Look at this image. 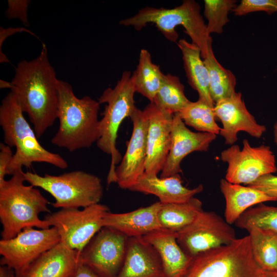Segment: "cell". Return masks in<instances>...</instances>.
Segmentation results:
<instances>
[{
    "label": "cell",
    "instance_id": "cell-23",
    "mask_svg": "<svg viewBox=\"0 0 277 277\" xmlns=\"http://www.w3.org/2000/svg\"><path fill=\"white\" fill-rule=\"evenodd\" d=\"M220 187L226 202L225 220L229 224L235 223L254 205L277 201L259 189L231 183L224 179L220 181Z\"/></svg>",
    "mask_w": 277,
    "mask_h": 277
},
{
    "label": "cell",
    "instance_id": "cell-20",
    "mask_svg": "<svg viewBox=\"0 0 277 277\" xmlns=\"http://www.w3.org/2000/svg\"><path fill=\"white\" fill-rule=\"evenodd\" d=\"M129 190L154 195L162 204L181 203L201 192L203 186L200 184L193 189L184 186L179 174L162 178L144 172Z\"/></svg>",
    "mask_w": 277,
    "mask_h": 277
},
{
    "label": "cell",
    "instance_id": "cell-8",
    "mask_svg": "<svg viewBox=\"0 0 277 277\" xmlns=\"http://www.w3.org/2000/svg\"><path fill=\"white\" fill-rule=\"evenodd\" d=\"M25 181L41 188L55 199V208H86L100 203L103 195L102 181L97 176L82 170L57 175L24 172Z\"/></svg>",
    "mask_w": 277,
    "mask_h": 277
},
{
    "label": "cell",
    "instance_id": "cell-13",
    "mask_svg": "<svg viewBox=\"0 0 277 277\" xmlns=\"http://www.w3.org/2000/svg\"><path fill=\"white\" fill-rule=\"evenodd\" d=\"M128 237L103 227L81 251L80 262L100 277H116L123 265Z\"/></svg>",
    "mask_w": 277,
    "mask_h": 277
},
{
    "label": "cell",
    "instance_id": "cell-7",
    "mask_svg": "<svg viewBox=\"0 0 277 277\" xmlns=\"http://www.w3.org/2000/svg\"><path fill=\"white\" fill-rule=\"evenodd\" d=\"M249 235L192 258L184 277H262Z\"/></svg>",
    "mask_w": 277,
    "mask_h": 277
},
{
    "label": "cell",
    "instance_id": "cell-38",
    "mask_svg": "<svg viewBox=\"0 0 277 277\" xmlns=\"http://www.w3.org/2000/svg\"><path fill=\"white\" fill-rule=\"evenodd\" d=\"M75 277H100L87 265L80 262Z\"/></svg>",
    "mask_w": 277,
    "mask_h": 277
},
{
    "label": "cell",
    "instance_id": "cell-21",
    "mask_svg": "<svg viewBox=\"0 0 277 277\" xmlns=\"http://www.w3.org/2000/svg\"><path fill=\"white\" fill-rule=\"evenodd\" d=\"M161 206L160 202L135 210L121 213H106L103 220V227L115 229L128 238L143 237L162 228L158 219Z\"/></svg>",
    "mask_w": 277,
    "mask_h": 277
},
{
    "label": "cell",
    "instance_id": "cell-22",
    "mask_svg": "<svg viewBox=\"0 0 277 277\" xmlns=\"http://www.w3.org/2000/svg\"><path fill=\"white\" fill-rule=\"evenodd\" d=\"M159 253L164 277H184L192 261L177 241V233L161 228L143 236Z\"/></svg>",
    "mask_w": 277,
    "mask_h": 277
},
{
    "label": "cell",
    "instance_id": "cell-15",
    "mask_svg": "<svg viewBox=\"0 0 277 277\" xmlns=\"http://www.w3.org/2000/svg\"><path fill=\"white\" fill-rule=\"evenodd\" d=\"M143 110L148 120L145 172L157 175L165 165L170 149L174 114L160 109L152 102Z\"/></svg>",
    "mask_w": 277,
    "mask_h": 277
},
{
    "label": "cell",
    "instance_id": "cell-18",
    "mask_svg": "<svg viewBox=\"0 0 277 277\" xmlns=\"http://www.w3.org/2000/svg\"><path fill=\"white\" fill-rule=\"evenodd\" d=\"M116 277H164L157 251L143 237L128 238L124 260Z\"/></svg>",
    "mask_w": 277,
    "mask_h": 277
},
{
    "label": "cell",
    "instance_id": "cell-6",
    "mask_svg": "<svg viewBox=\"0 0 277 277\" xmlns=\"http://www.w3.org/2000/svg\"><path fill=\"white\" fill-rule=\"evenodd\" d=\"M135 93L133 74L130 71H124L115 87L107 88L98 99L100 104H106L103 117L100 120V137L96 144L101 151L111 155L107 178L108 185L115 183L116 165L122 159L116 147L117 133L123 121L131 117L136 108Z\"/></svg>",
    "mask_w": 277,
    "mask_h": 277
},
{
    "label": "cell",
    "instance_id": "cell-41",
    "mask_svg": "<svg viewBox=\"0 0 277 277\" xmlns=\"http://www.w3.org/2000/svg\"><path fill=\"white\" fill-rule=\"evenodd\" d=\"M262 277H277V271H270L263 270Z\"/></svg>",
    "mask_w": 277,
    "mask_h": 277
},
{
    "label": "cell",
    "instance_id": "cell-29",
    "mask_svg": "<svg viewBox=\"0 0 277 277\" xmlns=\"http://www.w3.org/2000/svg\"><path fill=\"white\" fill-rule=\"evenodd\" d=\"M189 102L179 77L169 73L164 74L161 87L152 103L161 110L175 114L181 111Z\"/></svg>",
    "mask_w": 277,
    "mask_h": 277
},
{
    "label": "cell",
    "instance_id": "cell-1",
    "mask_svg": "<svg viewBox=\"0 0 277 277\" xmlns=\"http://www.w3.org/2000/svg\"><path fill=\"white\" fill-rule=\"evenodd\" d=\"M35 58L19 62L11 81L16 101L26 113L39 138L57 118L58 79L48 58L46 45Z\"/></svg>",
    "mask_w": 277,
    "mask_h": 277
},
{
    "label": "cell",
    "instance_id": "cell-25",
    "mask_svg": "<svg viewBox=\"0 0 277 277\" xmlns=\"http://www.w3.org/2000/svg\"><path fill=\"white\" fill-rule=\"evenodd\" d=\"M202 211V202L193 197L184 203H161L158 219L162 228L177 232L189 225Z\"/></svg>",
    "mask_w": 277,
    "mask_h": 277
},
{
    "label": "cell",
    "instance_id": "cell-9",
    "mask_svg": "<svg viewBox=\"0 0 277 277\" xmlns=\"http://www.w3.org/2000/svg\"><path fill=\"white\" fill-rule=\"evenodd\" d=\"M108 212L106 205L98 203L83 209L61 208L44 220L56 229L61 242L81 253L103 228V220Z\"/></svg>",
    "mask_w": 277,
    "mask_h": 277
},
{
    "label": "cell",
    "instance_id": "cell-10",
    "mask_svg": "<svg viewBox=\"0 0 277 277\" xmlns=\"http://www.w3.org/2000/svg\"><path fill=\"white\" fill-rule=\"evenodd\" d=\"M243 148L232 145L221 153V159L228 164L225 179L233 184L248 185L264 175L277 171L275 155L269 146L252 147L247 139Z\"/></svg>",
    "mask_w": 277,
    "mask_h": 277
},
{
    "label": "cell",
    "instance_id": "cell-26",
    "mask_svg": "<svg viewBox=\"0 0 277 277\" xmlns=\"http://www.w3.org/2000/svg\"><path fill=\"white\" fill-rule=\"evenodd\" d=\"M135 92L152 102L163 80V74L160 67L152 61L149 52L140 51L136 69L132 73Z\"/></svg>",
    "mask_w": 277,
    "mask_h": 277
},
{
    "label": "cell",
    "instance_id": "cell-14",
    "mask_svg": "<svg viewBox=\"0 0 277 277\" xmlns=\"http://www.w3.org/2000/svg\"><path fill=\"white\" fill-rule=\"evenodd\" d=\"M130 118L133 128L125 153L115 170V183L124 189L134 185L145 170L148 120L144 110L136 108Z\"/></svg>",
    "mask_w": 277,
    "mask_h": 277
},
{
    "label": "cell",
    "instance_id": "cell-12",
    "mask_svg": "<svg viewBox=\"0 0 277 277\" xmlns=\"http://www.w3.org/2000/svg\"><path fill=\"white\" fill-rule=\"evenodd\" d=\"M213 211L200 212L188 226L177 232V241L189 256L230 244L237 238L234 229Z\"/></svg>",
    "mask_w": 277,
    "mask_h": 277
},
{
    "label": "cell",
    "instance_id": "cell-33",
    "mask_svg": "<svg viewBox=\"0 0 277 277\" xmlns=\"http://www.w3.org/2000/svg\"><path fill=\"white\" fill-rule=\"evenodd\" d=\"M232 11L236 16L260 11L271 15L277 12V0H242Z\"/></svg>",
    "mask_w": 277,
    "mask_h": 277
},
{
    "label": "cell",
    "instance_id": "cell-24",
    "mask_svg": "<svg viewBox=\"0 0 277 277\" xmlns=\"http://www.w3.org/2000/svg\"><path fill=\"white\" fill-rule=\"evenodd\" d=\"M182 54L184 69L189 85L199 94V98L214 107L209 89V74L200 48L185 39L177 42Z\"/></svg>",
    "mask_w": 277,
    "mask_h": 277
},
{
    "label": "cell",
    "instance_id": "cell-37",
    "mask_svg": "<svg viewBox=\"0 0 277 277\" xmlns=\"http://www.w3.org/2000/svg\"><path fill=\"white\" fill-rule=\"evenodd\" d=\"M25 32L31 34V35L35 36L37 38H39L37 36L34 34L32 32L24 27H10L7 29H5L3 27L0 28V52L2 50V45L3 44L4 41L9 36L13 35L17 32Z\"/></svg>",
    "mask_w": 277,
    "mask_h": 277
},
{
    "label": "cell",
    "instance_id": "cell-5",
    "mask_svg": "<svg viewBox=\"0 0 277 277\" xmlns=\"http://www.w3.org/2000/svg\"><path fill=\"white\" fill-rule=\"evenodd\" d=\"M119 23L137 31L149 23L154 24L167 39L174 43L177 42L179 37L175 28L182 26L192 43L200 48L203 59L213 51L212 39L201 14L200 6L193 0H184L181 5L171 9L145 7Z\"/></svg>",
    "mask_w": 277,
    "mask_h": 277
},
{
    "label": "cell",
    "instance_id": "cell-31",
    "mask_svg": "<svg viewBox=\"0 0 277 277\" xmlns=\"http://www.w3.org/2000/svg\"><path fill=\"white\" fill-rule=\"evenodd\" d=\"M236 227L248 231L253 227L277 233V207L263 203L250 208L236 221Z\"/></svg>",
    "mask_w": 277,
    "mask_h": 277
},
{
    "label": "cell",
    "instance_id": "cell-19",
    "mask_svg": "<svg viewBox=\"0 0 277 277\" xmlns=\"http://www.w3.org/2000/svg\"><path fill=\"white\" fill-rule=\"evenodd\" d=\"M80 252L60 242L33 262L17 277H75Z\"/></svg>",
    "mask_w": 277,
    "mask_h": 277
},
{
    "label": "cell",
    "instance_id": "cell-35",
    "mask_svg": "<svg viewBox=\"0 0 277 277\" xmlns=\"http://www.w3.org/2000/svg\"><path fill=\"white\" fill-rule=\"evenodd\" d=\"M247 186L259 189L268 195L277 199V176L273 174L261 176Z\"/></svg>",
    "mask_w": 277,
    "mask_h": 277
},
{
    "label": "cell",
    "instance_id": "cell-34",
    "mask_svg": "<svg viewBox=\"0 0 277 277\" xmlns=\"http://www.w3.org/2000/svg\"><path fill=\"white\" fill-rule=\"evenodd\" d=\"M30 3L29 0H8L6 11L7 18H18L25 26L29 27L27 12Z\"/></svg>",
    "mask_w": 277,
    "mask_h": 277
},
{
    "label": "cell",
    "instance_id": "cell-11",
    "mask_svg": "<svg viewBox=\"0 0 277 277\" xmlns=\"http://www.w3.org/2000/svg\"><path fill=\"white\" fill-rule=\"evenodd\" d=\"M61 242L56 229H24L15 237L0 241L1 266L12 269L19 276L43 253Z\"/></svg>",
    "mask_w": 277,
    "mask_h": 277
},
{
    "label": "cell",
    "instance_id": "cell-4",
    "mask_svg": "<svg viewBox=\"0 0 277 277\" xmlns=\"http://www.w3.org/2000/svg\"><path fill=\"white\" fill-rule=\"evenodd\" d=\"M23 170L15 172L12 177L0 185V221L2 240L15 237L24 229L51 227L39 217L42 212L49 213L48 200L32 185H25Z\"/></svg>",
    "mask_w": 277,
    "mask_h": 277
},
{
    "label": "cell",
    "instance_id": "cell-40",
    "mask_svg": "<svg viewBox=\"0 0 277 277\" xmlns=\"http://www.w3.org/2000/svg\"><path fill=\"white\" fill-rule=\"evenodd\" d=\"M12 84L11 82H9L7 81H5L3 80H1L0 81V88L1 89H6L8 88L10 89V90L12 88Z\"/></svg>",
    "mask_w": 277,
    "mask_h": 277
},
{
    "label": "cell",
    "instance_id": "cell-32",
    "mask_svg": "<svg viewBox=\"0 0 277 277\" xmlns=\"http://www.w3.org/2000/svg\"><path fill=\"white\" fill-rule=\"evenodd\" d=\"M204 15L209 34H221L224 26L229 21L228 14L236 6L235 0H205Z\"/></svg>",
    "mask_w": 277,
    "mask_h": 277
},
{
    "label": "cell",
    "instance_id": "cell-36",
    "mask_svg": "<svg viewBox=\"0 0 277 277\" xmlns=\"http://www.w3.org/2000/svg\"><path fill=\"white\" fill-rule=\"evenodd\" d=\"M13 153L11 147L5 144L0 143V185L6 180L7 170L11 162Z\"/></svg>",
    "mask_w": 277,
    "mask_h": 277
},
{
    "label": "cell",
    "instance_id": "cell-2",
    "mask_svg": "<svg viewBox=\"0 0 277 277\" xmlns=\"http://www.w3.org/2000/svg\"><path fill=\"white\" fill-rule=\"evenodd\" d=\"M57 86L59 127L51 143L71 152L90 147L100 137V103L89 96L78 98L67 82L58 79Z\"/></svg>",
    "mask_w": 277,
    "mask_h": 277
},
{
    "label": "cell",
    "instance_id": "cell-16",
    "mask_svg": "<svg viewBox=\"0 0 277 277\" xmlns=\"http://www.w3.org/2000/svg\"><path fill=\"white\" fill-rule=\"evenodd\" d=\"M213 111L216 118L222 124L219 134L226 144L234 145L240 131L259 138L266 131V127L258 124L248 111L241 92H235L230 97L218 101L214 105Z\"/></svg>",
    "mask_w": 277,
    "mask_h": 277
},
{
    "label": "cell",
    "instance_id": "cell-17",
    "mask_svg": "<svg viewBox=\"0 0 277 277\" xmlns=\"http://www.w3.org/2000/svg\"><path fill=\"white\" fill-rule=\"evenodd\" d=\"M171 144L160 177L182 172L181 164L187 155L194 151H207L216 138V134L195 132L189 129L179 114H174L171 132Z\"/></svg>",
    "mask_w": 277,
    "mask_h": 277
},
{
    "label": "cell",
    "instance_id": "cell-27",
    "mask_svg": "<svg viewBox=\"0 0 277 277\" xmlns=\"http://www.w3.org/2000/svg\"><path fill=\"white\" fill-rule=\"evenodd\" d=\"M249 234L254 259L261 269L277 271V233L256 227L250 229Z\"/></svg>",
    "mask_w": 277,
    "mask_h": 277
},
{
    "label": "cell",
    "instance_id": "cell-39",
    "mask_svg": "<svg viewBox=\"0 0 277 277\" xmlns=\"http://www.w3.org/2000/svg\"><path fill=\"white\" fill-rule=\"evenodd\" d=\"M0 277H17L14 270L6 266L0 267Z\"/></svg>",
    "mask_w": 277,
    "mask_h": 277
},
{
    "label": "cell",
    "instance_id": "cell-3",
    "mask_svg": "<svg viewBox=\"0 0 277 277\" xmlns=\"http://www.w3.org/2000/svg\"><path fill=\"white\" fill-rule=\"evenodd\" d=\"M10 91L2 101L0 125L4 132L5 144L15 147L16 151L7 170L12 175L23 167L30 168L33 163H45L60 169L68 167L67 162L59 154L46 149L39 142L33 129Z\"/></svg>",
    "mask_w": 277,
    "mask_h": 277
},
{
    "label": "cell",
    "instance_id": "cell-42",
    "mask_svg": "<svg viewBox=\"0 0 277 277\" xmlns=\"http://www.w3.org/2000/svg\"><path fill=\"white\" fill-rule=\"evenodd\" d=\"M273 136L274 143L277 145V121L273 126Z\"/></svg>",
    "mask_w": 277,
    "mask_h": 277
},
{
    "label": "cell",
    "instance_id": "cell-30",
    "mask_svg": "<svg viewBox=\"0 0 277 277\" xmlns=\"http://www.w3.org/2000/svg\"><path fill=\"white\" fill-rule=\"evenodd\" d=\"M213 108L199 98L196 102L190 101L181 111L177 113L186 126L199 132L216 135L220 133L221 128L215 122Z\"/></svg>",
    "mask_w": 277,
    "mask_h": 277
},
{
    "label": "cell",
    "instance_id": "cell-28",
    "mask_svg": "<svg viewBox=\"0 0 277 277\" xmlns=\"http://www.w3.org/2000/svg\"><path fill=\"white\" fill-rule=\"evenodd\" d=\"M203 60L208 71L210 93L214 104L235 93L236 78L234 75L220 64L213 51Z\"/></svg>",
    "mask_w": 277,
    "mask_h": 277
}]
</instances>
